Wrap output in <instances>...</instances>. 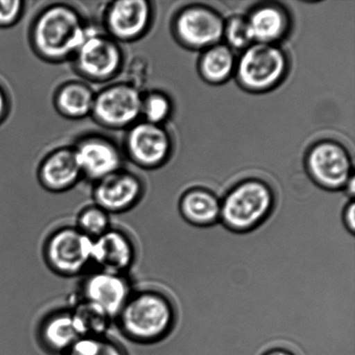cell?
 Returning a JSON list of instances; mask_svg holds the SVG:
<instances>
[{
  "mask_svg": "<svg viewBox=\"0 0 355 355\" xmlns=\"http://www.w3.org/2000/svg\"><path fill=\"white\" fill-rule=\"evenodd\" d=\"M114 322L125 338L142 346L171 339L177 326L175 302L159 286L134 288Z\"/></svg>",
  "mask_w": 355,
  "mask_h": 355,
  "instance_id": "1",
  "label": "cell"
},
{
  "mask_svg": "<svg viewBox=\"0 0 355 355\" xmlns=\"http://www.w3.org/2000/svg\"><path fill=\"white\" fill-rule=\"evenodd\" d=\"M81 14L64 3H55L38 14L31 28V43L45 60L74 57L90 31Z\"/></svg>",
  "mask_w": 355,
  "mask_h": 355,
  "instance_id": "2",
  "label": "cell"
},
{
  "mask_svg": "<svg viewBox=\"0 0 355 355\" xmlns=\"http://www.w3.org/2000/svg\"><path fill=\"white\" fill-rule=\"evenodd\" d=\"M220 202L221 224L238 233L261 227L278 208L273 188L259 179L240 181L223 195Z\"/></svg>",
  "mask_w": 355,
  "mask_h": 355,
  "instance_id": "3",
  "label": "cell"
},
{
  "mask_svg": "<svg viewBox=\"0 0 355 355\" xmlns=\"http://www.w3.org/2000/svg\"><path fill=\"white\" fill-rule=\"evenodd\" d=\"M93 240L75 225L55 229L44 243V262L58 276H85L93 269Z\"/></svg>",
  "mask_w": 355,
  "mask_h": 355,
  "instance_id": "4",
  "label": "cell"
},
{
  "mask_svg": "<svg viewBox=\"0 0 355 355\" xmlns=\"http://www.w3.org/2000/svg\"><path fill=\"white\" fill-rule=\"evenodd\" d=\"M287 58L277 45L253 43L243 50L236 64L240 83L250 92L274 88L287 72Z\"/></svg>",
  "mask_w": 355,
  "mask_h": 355,
  "instance_id": "5",
  "label": "cell"
},
{
  "mask_svg": "<svg viewBox=\"0 0 355 355\" xmlns=\"http://www.w3.org/2000/svg\"><path fill=\"white\" fill-rule=\"evenodd\" d=\"M142 93L126 82L107 86L96 94L92 116L112 130L130 128L141 118Z\"/></svg>",
  "mask_w": 355,
  "mask_h": 355,
  "instance_id": "6",
  "label": "cell"
},
{
  "mask_svg": "<svg viewBox=\"0 0 355 355\" xmlns=\"http://www.w3.org/2000/svg\"><path fill=\"white\" fill-rule=\"evenodd\" d=\"M76 69L92 81H110L123 69L124 57L118 42L90 28L88 36L74 55Z\"/></svg>",
  "mask_w": 355,
  "mask_h": 355,
  "instance_id": "7",
  "label": "cell"
},
{
  "mask_svg": "<svg viewBox=\"0 0 355 355\" xmlns=\"http://www.w3.org/2000/svg\"><path fill=\"white\" fill-rule=\"evenodd\" d=\"M134 288L128 275L92 269L83 276L76 295L116 320Z\"/></svg>",
  "mask_w": 355,
  "mask_h": 355,
  "instance_id": "8",
  "label": "cell"
},
{
  "mask_svg": "<svg viewBox=\"0 0 355 355\" xmlns=\"http://www.w3.org/2000/svg\"><path fill=\"white\" fill-rule=\"evenodd\" d=\"M307 166L312 180L324 191H343L354 177L349 153L334 141L315 144L309 152Z\"/></svg>",
  "mask_w": 355,
  "mask_h": 355,
  "instance_id": "9",
  "label": "cell"
},
{
  "mask_svg": "<svg viewBox=\"0 0 355 355\" xmlns=\"http://www.w3.org/2000/svg\"><path fill=\"white\" fill-rule=\"evenodd\" d=\"M125 148L131 161L146 169L164 164L172 151V141L162 125L139 121L128 128Z\"/></svg>",
  "mask_w": 355,
  "mask_h": 355,
  "instance_id": "10",
  "label": "cell"
},
{
  "mask_svg": "<svg viewBox=\"0 0 355 355\" xmlns=\"http://www.w3.org/2000/svg\"><path fill=\"white\" fill-rule=\"evenodd\" d=\"M145 187L135 173L121 169L94 183V204L110 215L124 214L144 198Z\"/></svg>",
  "mask_w": 355,
  "mask_h": 355,
  "instance_id": "11",
  "label": "cell"
},
{
  "mask_svg": "<svg viewBox=\"0 0 355 355\" xmlns=\"http://www.w3.org/2000/svg\"><path fill=\"white\" fill-rule=\"evenodd\" d=\"M225 21L214 10L204 6H191L177 16V37L187 46L208 49L219 44L224 37Z\"/></svg>",
  "mask_w": 355,
  "mask_h": 355,
  "instance_id": "12",
  "label": "cell"
},
{
  "mask_svg": "<svg viewBox=\"0 0 355 355\" xmlns=\"http://www.w3.org/2000/svg\"><path fill=\"white\" fill-rule=\"evenodd\" d=\"M153 19L150 2L120 0L111 3L104 15L109 36L116 42H132L147 33Z\"/></svg>",
  "mask_w": 355,
  "mask_h": 355,
  "instance_id": "13",
  "label": "cell"
},
{
  "mask_svg": "<svg viewBox=\"0 0 355 355\" xmlns=\"http://www.w3.org/2000/svg\"><path fill=\"white\" fill-rule=\"evenodd\" d=\"M73 149L83 177L94 183L123 169V155L110 139L89 135L80 140Z\"/></svg>",
  "mask_w": 355,
  "mask_h": 355,
  "instance_id": "14",
  "label": "cell"
},
{
  "mask_svg": "<svg viewBox=\"0 0 355 355\" xmlns=\"http://www.w3.org/2000/svg\"><path fill=\"white\" fill-rule=\"evenodd\" d=\"M137 259V245L123 229L112 226L93 240V269L128 275Z\"/></svg>",
  "mask_w": 355,
  "mask_h": 355,
  "instance_id": "15",
  "label": "cell"
},
{
  "mask_svg": "<svg viewBox=\"0 0 355 355\" xmlns=\"http://www.w3.org/2000/svg\"><path fill=\"white\" fill-rule=\"evenodd\" d=\"M81 337L69 307L48 313L37 329L38 343L51 355H64Z\"/></svg>",
  "mask_w": 355,
  "mask_h": 355,
  "instance_id": "16",
  "label": "cell"
},
{
  "mask_svg": "<svg viewBox=\"0 0 355 355\" xmlns=\"http://www.w3.org/2000/svg\"><path fill=\"white\" fill-rule=\"evenodd\" d=\"M82 177L73 148H61L51 153L38 170L42 187L51 193L71 189Z\"/></svg>",
  "mask_w": 355,
  "mask_h": 355,
  "instance_id": "17",
  "label": "cell"
},
{
  "mask_svg": "<svg viewBox=\"0 0 355 355\" xmlns=\"http://www.w3.org/2000/svg\"><path fill=\"white\" fill-rule=\"evenodd\" d=\"M181 217L197 227H210L220 222V198L208 188L191 187L180 198Z\"/></svg>",
  "mask_w": 355,
  "mask_h": 355,
  "instance_id": "18",
  "label": "cell"
},
{
  "mask_svg": "<svg viewBox=\"0 0 355 355\" xmlns=\"http://www.w3.org/2000/svg\"><path fill=\"white\" fill-rule=\"evenodd\" d=\"M247 21L255 43L273 44L284 36L288 29L287 14L279 6H260L253 10Z\"/></svg>",
  "mask_w": 355,
  "mask_h": 355,
  "instance_id": "19",
  "label": "cell"
},
{
  "mask_svg": "<svg viewBox=\"0 0 355 355\" xmlns=\"http://www.w3.org/2000/svg\"><path fill=\"white\" fill-rule=\"evenodd\" d=\"M96 94L89 86L80 82L62 85L55 96L59 113L69 119H83L92 114Z\"/></svg>",
  "mask_w": 355,
  "mask_h": 355,
  "instance_id": "20",
  "label": "cell"
},
{
  "mask_svg": "<svg viewBox=\"0 0 355 355\" xmlns=\"http://www.w3.org/2000/svg\"><path fill=\"white\" fill-rule=\"evenodd\" d=\"M68 307L82 337L107 335L114 321L102 309L76 295Z\"/></svg>",
  "mask_w": 355,
  "mask_h": 355,
  "instance_id": "21",
  "label": "cell"
},
{
  "mask_svg": "<svg viewBox=\"0 0 355 355\" xmlns=\"http://www.w3.org/2000/svg\"><path fill=\"white\" fill-rule=\"evenodd\" d=\"M236 64L233 50L228 45L218 44L208 48L202 55L200 69L207 82L221 83L232 74Z\"/></svg>",
  "mask_w": 355,
  "mask_h": 355,
  "instance_id": "22",
  "label": "cell"
},
{
  "mask_svg": "<svg viewBox=\"0 0 355 355\" xmlns=\"http://www.w3.org/2000/svg\"><path fill=\"white\" fill-rule=\"evenodd\" d=\"M64 355H130L126 347L109 335L83 336Z\"/></svg>",
  "mask_w": 355,
  "mask_h": 355,
  "instance_id": "23",
  "label": "cell"
},
{
  "mask_svg": "<svg viewBox=\"0 0 355 355\" xmlns=\"http://www.w3.org/2000/svg\"><path fill=\"white\" fill-rule=\"evenodd\" d=\"M75 225L92 239L98 238L113 226L111 215L94 203L79 211Z\"/></svg>",
  "mask_w": 355,
  "mask_h": 355,
  "instance_id": "24",
  "label": "cell"
},
{
  "mask_svg": "<svg viewBox=\"0 0 355 355\" xmlns=\"http://www.w3.org/2000/svg\"><path fill=\"white\" fill-rule=\"evenodd\" d=\"M172 112L171 101L165 94L153 92L142 95L141 117L147 123L162 125Z\"/></svg>",
  "mask_w": 355,
  "mask_h": 355,
  "instance_id": "25",
  "label": "cell"
},
{
  "mask_svg": "<svg viewBox=\"0 0 355 355\" xmlns=\"http://www.w3.org/2000/svg\"><path fill=\"white\" fill-rule=\"evenodd\" d=\"M224 37L232 50H245L254 43L248 21L242 17H233L225 23Z\"/></svg>",
  "mask_w": 355,
  "mask_h": 355,
  "instance_id": "26",
  "label": "cell"
},
{
  "mask_svg": "<svg viewBox=\"0 0 355 355\" xmlns=\"http://www.w3.org/2000/svg\"><path fill=\"white\" fill-rule=\"evenodd\" d=\"M24 2L20 0H0V27L12 26L22 16Z\"/></svg>",
  "mask_w": 355,
  "mask_h": 355,
  "instance_id": "27",
  "label": "cell"
},
{
  "mask_svg": "<svg viewBox=\"0 0 355 355\" xmlns=\"http://www.w3.org/2000/svg\"><path fill=\"white\" fill-rule=\"evenodd\" d=\"M343 222L346 229L355 234V205L354 200H350L344 207L343 211Z\"/></svg>",
  "mask_w": 355,
  "mask_h": 355,
  "instance_id": "28",
  "label": "cell"
},
{
  "mask_svg": "<svg viewBox=\"0 0 355 355\" xmlns=\"http://www.w3.org/2000/svg\"><path fill=\"white\" fill-rule=\"evenodd\" d=\"M8 97H7L5 90L0 86V123L3 120L8 113Z\"/></svg>",
  "mask_w": 355,
  "mask_h": 355,
  "instance_id": "29",
  "label": "cell"
},
{
  "mask_svg": "<svg viewBox=\"0 0 355 355\" xmlns=\"http://www.w3.org/2000/svg\"><path fill=\"white\" fill-rule=\"evenodd\" d=\"M262 355H295L294 353H292L291 351L288 350L286 349H283V347H276V349H272L267 352L263 354Z\"/></svg>",
  "mask_w": 355,
  "mask_h": 355,
  "instance_id": "30",
  "label": "cell"
}]
</instances>
